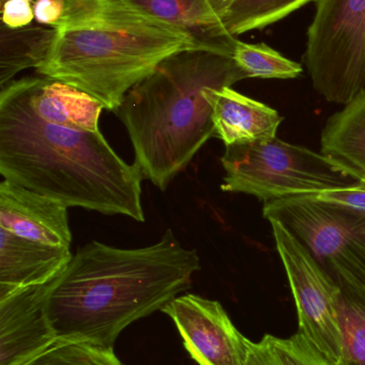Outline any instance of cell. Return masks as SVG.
Listing matches in <instances>:
<instances>
[{
  "mask_svg": "<svg viewBox=\"0 0 365 365\" xmlns=\"http://www.w3.org/2000/svg\"><path fill=\"white\" fill-rule=\"evenodd\" d=\"M0 175L66 207L146 220L141 168L126 164L100 130L66 128L39 117L21 79L0 92Z\"/></svg>",
  "mask_w": 365,
  "mask_h": 365,
  "instance_id": "cell-2",
  "label": "cell"
},
{
  "mask_svg": "<svg viewBox=\"0 0 365 365\" xmlns=\"http://www.w3.org/2000/svg\"><path fill=\"white\" fill-rule=\"evenodd\" d=\"M163 21L192 32L201 41H216L218 21L206 0H124Z\"/></svg>",
  "mask_w": 365,
  "mask_h": 365,
  "instance_id": "cell-18",
  "label": "cell"
},
{
  "mask_svg": "<svg viewBox=\"0 0 365 365\" xmlns=\"http://www.w3.org/2000/svg\"><path fill=\"white\" fill-rule=\"evenodd\" d=\"M206 1H207L210 11H211L212 14L216 17V21L219 24L223 15L231 8V4H234L235 0H206ZM216 27H218V25H216Z\"/></svg>",
  "mask_w": 365,
  "mask_h": 365,
  "instance_id": "cell-26",
  "label": "cell"
},
{
  "mask_svg": "<svg viewBox=\"0 0 365 365\" xmlns=\"http://www.w3.org/2000/svg\"><path fill=\"white\" fill-rule=\"evenodd\" d=\"M221 158L225 192L246 193L263 202L314 195L357 184L323 153L284 143L278 137L264 143L227 145Z\"/></svg>",
  "mask_w": 365,
  "mask_h": 365,
  "instance_id": "cell-5",
  "label": "cell"
},
{
  "mask_svg": "<svg viewBox=\"0 0 365 365\" xmlns=\"http://www.w3.org/2000/svg\"><path fill=\"white\" fill-rule=\"evenodd\" d=\"M233 58L248 78L294 79L302 73L301 64L287 59L265 43L248 44L236 40Z\"/></svg>",
  "mask_w": 365,
  "mask_h": 365,
  "instance_id": "cell-21",
  "label": "cell"
},
{
  "mask_svg": "<svg viewBox=\"0 0 365 365\" xmlns=\"http://www.w3.org/2000/svg\"><path fill=\"white\" fill-rule=\"evenodd\" d=\"M21 81L30 106L45 121L88 132L100 130L99 118L104 107L89 94L42 75Z\"/></svg>",
  "mask_w": 365,
  "mask_h": 365,
  "instance_id": "cell-14",
  "label": "cell"
},
{
  "mask_svg": "<svg viewBox=\"0 0 365 365\" xmlns=\"http://www.w3.org/2000/svg\"><path fill=\"white\" fill-rule=\"evenodd\" d=\"M66 0H34V19L40 25L54 27L66 12Z\"/></svg>",
  "mask_w": 365,
  "mask_h": 365,
  "instance_id": "cell-25",
  "label": "cell"
},
{
  "mask_svg": "<svg viewBox=\"0 0 365 365\" xmlns=\"http://www.w3.org/2000/svg\"><path fill=\"white\" fill-rule=\"evenodd\" d=\"M0 34V87L2 88L21 71L42 66L53 43L55 28L40 24H31L19 29H9L1 26Z\"/></svg>",
  "mask_w": 365,
  "mask_h": 365,
  "instance_id": "cell-16",
  "label": "cell"
},
{
  "mask_svg": "<svg viewBox=\"0 0 365 365\" xmlns=\"http://www.w3.org/2000/svg\"><path fill=\"white\" fill-rule=\"evenodd\" d=\"M214 136L225 147L238 143H264L276 138L283 118L276 109L225 87L210 89Z\"/></svg>",
  "mask_w": 365,
  "mask_h": 365,
  "instance_id": "cell-13",
  "label": "cell"
},
{
  "mask_svg": "<svg viewBox=\"0 0 365 365\" xmlns=\"http://www.w3.org/2000/svg\"><path fill=\"white\" fill-rule=\"evenodd\" d=\"M306 64L328 102L346 105L365 90V0H317Z\"/></svg>",
  "mask_w": 365,
  "mask_h": 365,
  "instance_id": "cell-7",
  "label": "cell"
},
{
  "mask_svg": "<svg viewBox=\"0 0 365 365\" xmlns=\"http://www.w3.org/2000/svg\"><path fill=\"white\" fill-rule=\"evenodd\" d=\"M298 197H310L324 203L345 206V207L365 212L364 182H357L353 186L344 187V188L332 189V190L314 193V195H298Z\"/></svg>",
  "mask_w": 365,
  "mask_h": 365,
  "instance_id": "cell-23",
  "label": "cell"
},
{
  "mask_svg": "<svg viewBox=\"0 0 365 365\" xmlns=\"http://www.w3.org/2000/svg\"><path fill=\"white\" fill-rule=\"evenodd\" d=\"M199 270V253L184 248L171 229L143 248L94 240L77 250L54 281L47 319L57 340L114 349L124 328L190 289Z\"/></svg>",
  "mask_w": 365,
  "mask_h": 365,
  "instance_id": "cell-1",
  "label": "cell"
},
{
  "mask_svg": "<svg viewBox=\"0 0 365 365\" xmlns=\"http://www.w3.org/2000/svg\"><path fill=\"white\" fill-rule=\"evenodd\" d=\"M54 280L0 299V365H24L57 341L46 314Z\"/></svg>",
  "mask_w": 365,
  "mask_h": 365,
  "instance_id": "cell-10",
  "label": "cell"
},
{
  "mask_svg": "<svg viewBox=\"0 0 365 365\" xmlns=\"http://www.w3.org/2000/svg\"><path fill=\"white\" fill-rule=\"evenodd\" d=\"M66 1L36 72L89 94L113 113L165 60L218 41H201L124 0Z\"/></svg>",
  "mask_w": 365,
  "mask_h": 365,
  "instance_id": "cell-3",
  "label": "cell"
},
{
  "mask_svg": "<svg viewBox=\"0 0 365 365\" xmlns=\"http://www.w3.org/2000/svg\"><path fill=\"white\" fill-rule=\"evenodd\" d=\"M72 257L70 247L34 242L0 227V299L21 287L54 280Z\"/></svg>",
  "mask_w": 365,
  "mask_h": 365,
  "instance_id": "cell-12",
  "label": "cell"
},
{
  "mask_svg": "<svg viewBox=\"0 0 365 365\" xmlns=\"http://www.w3.org/2000/svg\"><path fill=\"white\" fill-rule=\"evenodd\" d=\"M64 204L2 180L0 184V227L43 244L70 247L72 233Z\"/></svg>",
  "mask_w": 365,
  "mask_h": 365,
  "instance_id": "cell-11",
  "label": "cell"
},
{
  "mask_svg": "<svg viewBox=\"0 0 365 365\" xmlns=\"http://www.w3.org/2000/svg\"><path fill=\"white\" fill-rule=\"evenodd\" d=\"M321 145L343 173L365 184V90L328 119Z\"/></svg>",
  "mask_w": 365,
  "mask_h": 365,
  "instance_id": "cell-15",
  "label": "cell"
},
{
  "mask_svg": "<svg viewBox=\"0 0 365 365\" xmlns=\"http://www.w3.org/2000/svg\"><path fill=\"white\" fill-rule=\"evenodd\" d=\"M268 221L297 307L298 332L338 364L342 355V334L336 307L338 287L280 221Z\"/></svg>",
  "mask_w": 365,
  "mask_h": 365,
  "instance_id": "cell-8",
  "label": "cell"
},
{
  "mask_svg": "<svg viewBox=\"0 0 365 365\" xmlns=\"http://www.w3.org/2000/svg\"><path fill=\"white\" fill-rule=\"evenodd\" d=\"M248 365H336L319 351L304 334L282 339L266 334L249 344Z\"/></svg>",
  "mask_w": 365,
  "mask_h": 365,
  "instance_id": "cell-20",
  "label": "cell"
},
{
  "mask_svg": "<svg viewBox=\"0 0 365 365\" xmlns=\"http://www.w3.org/2000/svg\"><path fill=\"white\" fill-rule=\"evenodd\" d=\"M310 1L312 0H235L219 21L216 38H236L252 30L264 29Z\"/></svg>",
  "mask_w": 365,
  "mask_h": 365,
  "instance_id": "cell-17",
  "label": "cell"
},
{
  "mask_svg": "<svg viewBox=\"0 0 365 365\" xmlns=\"http://www.w3.org/2000/svg\"><path fill=\"white\" fill-rule=\"evenodd\" d=\"M235 41L221 38L171 56L115 111L130 136L134 164L162 191L214 136L207 92L248 78L234 60Z\"/></svg>",
  "mask_w": 365,
  "mask_h": 365,
  "instance_id": "cell-4",
  "label": "cell"
},
{
  "mask_svg": "<svg viewBox=\"0 0 365 365\" xmlns=\"http://www.w3.org/2000/svg\"><path fill=\"white\" fill-rule=\"evenodd\" d=\"M336 307L342 334V355L336 365H365V293L338 287Z\"/></svg>",
  "mask_w": 365,
  "mask_h": 365,
  "instance_id": "cell-19",
  "label": "cell"
},
{
  "mask_svg": "<svg viewBox=\"0 0 365 365\" xmlns=\"http://www.w3.org/2000/svg\"><path fill=\"white\" fill-rule=\"evenodd\" d=\"M34 0H1V26L19 29L31 25Z\"/></svg>",
  "mask_w": 365,
  "mask_h": 365,
  "instance_id": "cell-24",
  "label": "cell"
},
{
  "mask_svg": "<svg viewBox=\"0 0 365 365\" xmlns=\"http://www.w3.org/2000/svg\"><path fill=\"white\" fill-rule=\"evenodd\" d=\"M24 365H122L114 349L89 343L57 340Z\"/></svg>",
  "mask_w": 365,
  "mask_h": 365,
  "instance_id": "cell-22",
  "label": "cell"
},
{
  "mask_svg": "<svg viewBox=\"0 0 365 365\" xmlns=\"http://www.w3.org/2000/svg\"><path fill=\"white\" fill-rule=\"evenodd\" d=\"M263 216L280 221L336 287L365 293V212L289 197L264 202Z\"/></svg>",
  "mask_w": 365,
  "mask_h": 365,
  "instance_id": "cell-6",
  "label": "cell"
},
{
  "mask_svg": "<svg viewBox=\"0 0 365 365\" xmlns=\"http://www.w3.org/2000/svg\"><path fill=\"white\" fill-rule=\"evenodd\" d=\"M161 311L173 319L197 364L248 365L250 340L238 331L220 302L186 294Z\"/></svg>",
  "mask_w": 365,
  "mask_h": 365,
  "instance_id": "cell-9",
  "label": "cell"
}]
</instances>
